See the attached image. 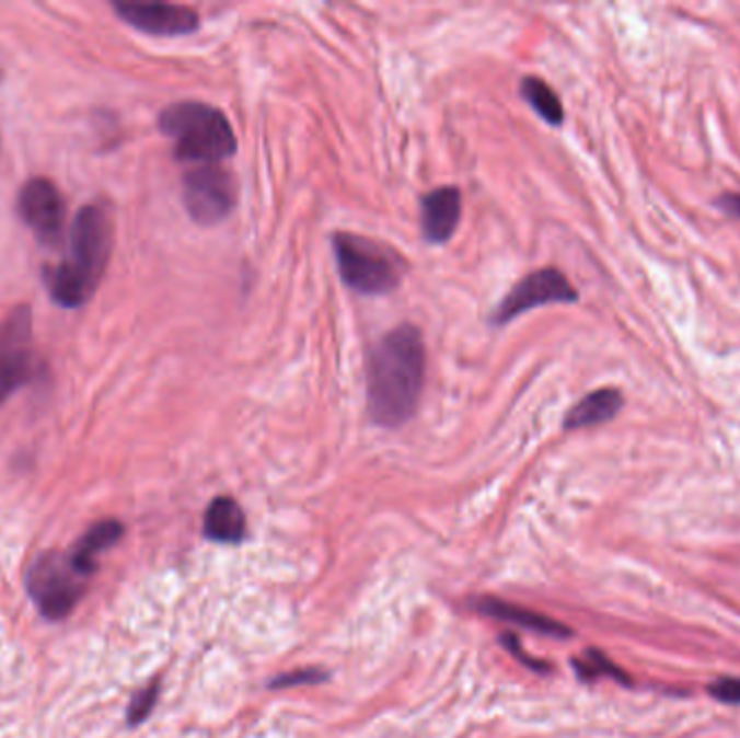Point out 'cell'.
Listing matches in <instances>:
<instances>
[{
  "instance_id": "d6986e66",
  "label": "cell",
  "mask_w": 740,
  "mask_h": 738,
  "mask_svg": "<svg viewBox=\"0 0 740 738\" xmlns=\"http://www.w3.org/2000/svg\"><path fill=\"white\" fill-rule=\"evenodd\" d=\"M708 693L730 706H740V678H719L708 687Z\"/></svg>"
},
{
  "instance_id": "30bf717a",
  "label": "cell",
  "mask_w": 740,
  "mask_h": 738,
  "mask_svg": "<svg viewBox=\"0 0 740 738\" xmlns=\"http://www.w3.org/2000/svg\"><path fill=\"white\" fill-rule=\"evenodd\" d=\"M113 7L124 22L148 35L178 37L193 33L199 26V15L185 4L119 0L113 2Z\"/></svg>"
},
{
  "instance_id": "3957f363",
  "label": "cell",
  "mask_w": 740,
  "mask_h": 738,
  "mask_svg": "<svg viewBox=\"0 0 740 738\" xmlns=\"http://www.w3.org/2000/svg\"><path fill=\"white\" fill-rule=\"evenodd\" d=\"M159 128L174 139L178 161L215 165L236 152V135L230 119L204 102H176L159 115Z\"/></svg>"
},
{
  "instance_id": "5bb4252c",
  "label": "cell",
  "mask_w": 740,
  "mask_h": 738,
  "mask_svg": "<svg viewBox=\"0 0 740 738\" xmlns=\"http://www.w3.org/2000/svg\"><path fill=\"white\" fill-rule=\"evenodd\" d=\"M476 609L487 615V618H494V620H502V622H511V624H518V626H524V629H531L540 635H548V637H558V639H567L571 637V631L567 626H563L560 622H555L546 615H540L535 611H527L522 607H516V604H507L502 600H496V598H483L476 602Z\"/></svg>"
},
{
  "instance_id": "9a60e30c",
  "label": "cell",
  "mask_w": 740,
  "mask_h": 738,
  "mask_svg": "<svg viewBox=\"0 0 740 738\" xmlns=\"http://www.w3.org/2000/svg\"><path fill=\"white\" fill-rule=\"evenodd\" d=\"M124 535V524L117 520H100L92 529L79 540L77 549L70 553L77 569L85 574L88 578L97 569L95 556L102 551H108L113 544H117Z\"/></svg>"
},
{
  "instance_id": "8fae6325",
  "label": "cell",
  "mask_w": 740,
  "mask_h": 738,
  "mask_svg": "<svg viewBox=\"0 0 740 738\" xmlns=\"http://www.w3.org/2000/svg\"><path fill=\"white\" fill-rule=\"evenodd\" d=\"M462 219V191L458 186H440L423 197L420 221L423 237L431 245L447 243Z\"/></svg>"
},
{
  "instance_id": "9c48e42d",
  "label": "cell",
  "mask_w": 740,
  "mask_h": 738,
  "mask_svg": "<svg viewBox=\"0 0 740 738\" xmlns=\"http://www.w3.org/2000/svg\"><path fill=\"white\" fill-rule=\"evenodd\" d=\"M18 210L35 237L55 247L63 239L66 204L59 188L46 178H33L22 186Z\"/></svg>"
},
{
  "instance_id": "7402d4cb",
  "label": "cell",
  "mask_w": 740,
  "mask_h": 738,
  "mask_svg": "<svg viewBox=\"0 0 740 738\" xmlns=\"http://www.w3.org/2000/svg\"><path fill=\"white\" fill-rule=\"evenodd\" d=\"M715 206H717L721 212H726V215H730V217H735V219H740V193H735V191H724L721 195L715 197Z\"/></svg>"
},
{
  "instance_id": "ac0fdd59",
  "label": "cell",
  "mask_w": 740,
  "mask_h": 738,
  "mask_svg": "<svg viewBox=\"0 0 740 738\" xmlns=\"http://www.w3.org/2000/svg\"><path fill=\"white\" fill-rule=\"evenodd\" d=\"M157 697H159V684H157V682H152L150 687L141 689V691L132 697V702H130V706H128V713H126L128 724H130V726L143 724V722L150 717V713H152V708H154V704H157Z\"/></svg>"
},
{
  "instance_id": "7a4b0ae2",
  "label": "cell",
  "mask_w": 740,
  "mask_h": 738,
  "mask_svg": "<svg viewBox=\"0 0 740 738\" xmlns=\"http://www.w3.org/2000/svg\"><path fill=\"white\" fill-rule=\"evenodd\" d=\"M113 247V226L104 208L90 204L79 210L70 228L68 258L46 272V286L61 308H81L104 276Z\"/></svg>"
},
{
  "instance_id": "4fadbf2b",
  "label": "cell",
  "mask_w": 740,
  "mask_h": 738,
  "mask_svg": "<svg viewBox=\"0 0 740 738\" xmlns=\"http://www.w3.org/2000/svg\"><path fill=\"white\" fill-rule=\"evenodd\" d=\"M204 535L219 544H239L247 535V520L241 505L230 496L215 498L204 514Z\"/></svg>"
},
{
  "instance_id": "277c9868",
  "label": "cell",
  "mask_w": 740,
  "mask_h": 738,
  "mask_svg": "<svg viewBox=\"0 0 740 738\" xmlns=\"http://www.w3.org/2000/svg\"><path fill=\"white\" fill-rule=\"evenodd\" d=\"M334 254L343 281L360 295H388L403 279V261L388 247L358 234H334Z\"/></svg>"
},
{
  "instance_id": "52a82bcc",
  "label": "cell",
  "mask_w": 740,
  "mask_h": 738,
  "mask_svg": "<svg viewBox=\"0 0 740 738\" xmlns=\"http://www.w3.org/2000/svg\"><path fill=\"white\" fill-rule=\"evenodd\" d=\"M183 188L186 212L199 226L223 221L236 201L234 178L217 165H201L186 172Z\"/></svg>"
},
{
  "instance_id": "ffe728a7",
  "label": "cell",
  "mask_w": 740,
  "mask_h": 738,
  "mask_svg": "<svg viewBox=\"0 0 740 738\" xmlns=\"http://www.w3.org/2000/svg\"><path fill=\"white\" fill-rule=\"evenodd\" d=\"M325 680V673L321 669H297L292 673L279 676L271 682V689H290V687H301V684H316Z\"/></svg>"
},
{
  "instance_id": "7c38bea8",
  "label": "cell",
  "mask_w": 740,
  "mask_h": 738,
  "mask_svg": "<svg viewBox=\"0 0 740 738\" xmlns=\"http://www.w3.org/2000/svg\"><path fill=\"white\" fill-rule=\"evenodd\" d=\"M624 407V396L617 388H600L580 399L565 416L563 429H585L613 420Z\"/></svg>"
},
{
  "instance_id": "44dd1931",
  "label": "cell",
  "mask_w": 740,
  "mask_h": 738,
  "mask_svg": "<svg viewBox=\"0 0 740 738\" xmlns=\"http://www.w3.org/2000/svg\"><path fill=\"white\" fill-rule=\"evenodd\" d=\"M502 644L509 647V651H511L520 662H524L527 667H531V669H535V671H546V669H548V665H544V662H540V660H535V658H531V656H527V654L522 651V647L518 644L516 635H505V637H502Z\"/></svg>"
},
{
  "instance_id": "2e32d148",
  "label": "cell",
  "mask_w": 740,
  "mask_h": 738,
  "mask_svg": "<svg viewBox=\"0 0 740 738\" xmlns=\"http://www.w3.org/2000/svg\"><path fill=\"white\" fill-rule=\"evenodd\" d=\"M520 93L533 106V111L542 119H546L551 126H560L563 124L565 111H563L560 97L556 95L555 90L546 81H542L537 77H527V79H522Z\"/></svg>"
},
{
  "instance_id": "ba28073f",
  "label": "cell",
  "mask_w": 740,
  "mask_h": 738,
  "mask_svg": "<svg viewBox=\"0 0 740 738\" xmlns=\"http://www.w3.org/2000/svg\"><path fill=\"white\" fill-rule=\"evenodd\" d=\"M31 338V310L26 305H18L0 327V403L33 379L35 360Z\"/></svg>"
},
{
  "instance_id": "e0dca14e",
  "label": "cell",
  "mask_w": 740,
  "mask_h": 738,
  "mask_svg": "<svg viewBox=\"0 0 740 738\" xmlns=\"http://www.w3.org/2000/svg\"><path fill=\"white\" fill-rule=\"evenodd\" d=\"M574 667H576V673L582 678V680H596V678H602V676H606V678H615L617 682H622V684H631V678L624 673V669L622 667H617L606 654H602L600 649H596V647H591V649H587V654H585V658H576L574 660Z\"/></svg>"
},
{
  "instance_id": "5b68a950",
  "label": "cell",
  "mask_w": 740,
  "mask_h": 738,
  "mask_svg": "<svg viewBox=\"0 0 740 738\" xmlns=\"http://www.w3.org/2000/svg\"><path fill=\"white\" fill-rule=\"evenodd\" d=\"M85 580L88 576L77 569L70 553L59 551L39 554L26 574L28 593L48 620H63L72 613L85 591Z\"/></svg>"
},
{
  "instance_id": "6da1fadb",
  "label": "cell",
  "mask_w": 740,
  "mask_h": 738,
  "mask_svg": "<svg viewBox=\"0 0 740 738\" xmlns=\"http://www.w3.org/2000/svg\"><path fill=\"white\" fill-rule=\"evenodd\" d=\"M427 354L416 325H398L370 351L367 399L370 420L394 429L405 425L418 410L425 385Z\"/></svg>"
},
{
  "instance_id": "8992f818",
  "label": "cell",
  "mask_w": 740,
  "mask_h": 738,
  "mask_svg": "<svg viewBox=\"0 0 740 738\" xmlns=\"http://www.w3.org/2000/svg\"><path fill=\"white\" fill-rule=\"evenodd\" d=\"M578 290L569 284L565 274L555 267L537 269L529 276L522 277L498 303L492 314L494 325H507L520 314L551 303H576Z\"/></svg>"
}]
</instances>
